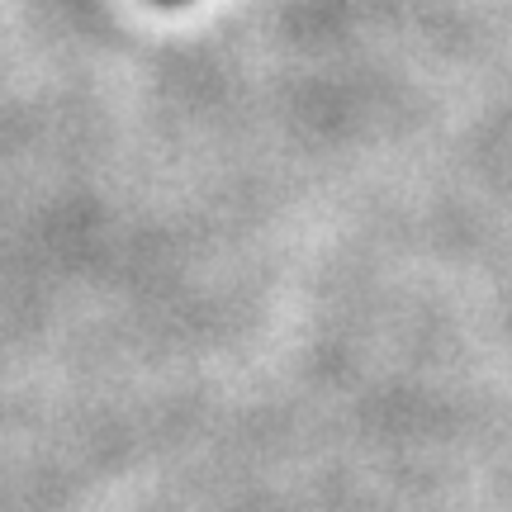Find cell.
Returning a JSON list of instances; mask_svg holds the SVG:
<instances>
[{
	"label": "cell",
	"instance_id": "6da1fadb",
	"mask_svg": "<svg viewBox=\"0 0 512 512\" xmlns=\"http://www.w3.org/2000/svg\"><path fill=\"white\" fill-rule=\"evenodd\" d=\"M162 5H181V0H162Z\"/></svg>",
	"mask_w": 512,
	"mask_h": 512
}]
</instances>
